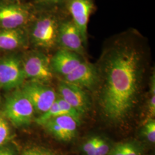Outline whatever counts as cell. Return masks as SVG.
I'll list each match as a JSON object with an SVG mask.
<instances>
[{
  "label": "cell",
  "mask_w": 155,
  "mask_h": 155,
  "mask_svg": "<svg viewBox=\"0 0 155 155\" xmlns=\"http://www.w3.org/2000/svg\"><path fill=\"white\" fill-rule=\"evenodd\" d=\"M137 33L127 31L117 36L106 46L95 64L98 74L99 109L111 125L125 122L139 103L145 58Z\"/></svg>",
  "instance_id": "6da1fadb"
},
{
  "label": "cell",
  "mask_w": 155,
  "mask_h": 155,
  "mask_svg": "<svg viewBox=\"0 0 155 155\" xmlns=\"http://www.w3.org/2000/svg\"><path fill=\"white\" fill-rule=\"evenodd\" d=\"M61 21L51 14L41 15L36 19L29 31V38L33 45L45 50L57 46Z\"/></svg>",
  "instance_id": "7a4b0ae2"
},
{
  "label": "cell",
  "mask_w": 155,
  "mask_h": 155,
  "mask_svg": "<svg viewBox=\"0 0 155 155\" xmlns=\"http://www.w3.org/2000/svg\"><path fill=\"white\" fill-rule=\"evenodd\" d=\"M35 111L20 88L8 95L4 105V116L17 127H27L33 120Z\"/></svg>",
  "instance_id": "3957f363"
},
{
  "label": "cell",
  "mask_w": 155,
  "mask_h": 155,
  "mask_svg": "<svg viewBox=\"0 0 155 155\" xmlns=\"http://www.w3.org/2000/svg\"><path fill=\"white\" fill-rule=\"evenodd\" d=\"M22 61L26 79L45 84L52 80L54 72L50 59L43 52H31L22 58Z\"/></svg>",
  "instance_id": "277c9868"
},
{
  "label": "cell",
  "mask_w": 155,
  "mask_h": 155,
  "mask_svg": "<svg viewBox=\"0 0 155 155\" xmlns=\"http://www.w3.org/2000/svg\"><path fill=\"white\" fill-rule=\"evenodd\" d=\"M26 78L22 58L13 54L0 59V87L7 91L21 87Z\"/></svg>",
  "instance_id": "5b68a950"
},
{
  "label": "cell",
  "mask_w": 155,
  "mask_h": 155,
  "mask_svg": "<svg viewBox=\"0 0 155 155\" xmlns=\"http://www.w3.org/2000/svg\"><path fill=\"white\" fill-rule=\"evenodd\" d=\"M20 89L32 104L35 112L40 114L48 110L58 98L54 89L45 83L29 81Z\"/></svg>",
  "instance_id": "8992f818"
},
{
  "label": "cell",
  "mask_w": 155,
  "mask_h": 155,
  "mask_svg": "<svg viewBox=\"0 0 155 155\" xmlns=\"http://www.w3.org/2000/svg\"><path fill=\"white\" fill-rule=\"evenodd\" d=\"M58 45L83 56L84 45L82 35L71 19L61 21L59 28Z\"/></svg>",
  "instance_id": "52a82bcc"
},
{
  "label": "cell",
  "mask_w": 155,
  "mask_h": 155,
  "mask_svg": "<svg viewBox=\"0 0 155 155\" xmlns=\"http://www.w3.org/2000/svg\"><path fill=\"white\" fill-rule=\"evenodd\" d=\"M67 9L71 15V20L79 30L84 46L87 41V25L89 17L94 10L93 0H66Z\"/></svg>",
  "instance_id": "ba28073f"
},
{
  "label": "cell",
  "mask_w": 155,
  "mask_h": 155,
  "mask_svg": "<svg viewBox=\"0 0 155 155\" xmlns=\"http://www.w3.org/2000/svg\"><path fill=\"white\" fill-rule=\"evenodd\" d=\"M59 97L72 106L82 116L89 111L91 101L84 89L61 80L58 87Z\"/></svg>",
  "instance_id": "9c48e42d"
},
{
  "label": "cell",
  "mask_w": 155,
  "mask_h": 155,
  "mask_svg": "<svg viewBox=\"0 0 155 155\" xmlns=\"http://www.w3.org/2000/svg\"><path fill=\"white\" fill-rule=\"evenodd\" d=\"M31 18L27 6L18 4L0 5V29L21 28Z\"/></svg>",
  "instance_id": "30bf717a"
},
{
  "label": "cell",
  "mask_w": 155,
  "mask_h": 155,
  "mask_svg": "<svg viewBox=\"0 0 155 155\" xmlns=\"http://www.w3.org/2000/svg\"><path fill=\"white\" fill-rule=\"evenodd\" d=\"M62 81L90 91L97 88L98 74L95 64L83 60L72 72L62 77Z\"/></svg>",
  "instance_id": "8fae6325"
},
{
  "label": "cell",
  "mask_w": 155,
  "mask_h": 155,
  "mask_svg": "<svg viewBox=\"0 0 155 155\" xmlns=\"http://www.w3.org/2000/svg\"><path fill=\"white\" fill-rule=\"evenodd\" d=\"M83 61L82 56L60 48L50 59V62L53 72L64 77L72 72Z\"/></svg>",
  "instance_id": "7c38bea8"
},
{
  "label": "cell",
  "mask_w": 155,
  "mask_h": 155,
  "mask_svg": "<svg viewBox=\"0 0 155 155\" xmlns=\"http://www.w3.org/2000/svg\"><path fill=\"white\" fill-rule=\"evenodd\" d=\"M27 36L21 28L0 29V50L13 51L27 44Z\"/></svg>",
  "instance_id": "4fadbf2b"
},
{
  "label": "cell",
  "mask_w": 155,
  "mask_h": 155,
  "mask_svg": "<svg viewBox=\"0 0 155 155\" xmlns=\"http://www.w3.org/2000/svg\"><path fill=\"white\" fill-rule=\"evenodd\" d=\"M144 147L139 142L129 141L120 143L111 148L108 155H143Z\"/></svg>",
  "instance_id": "5bb4252c"
},
{
  "label": "cell",
  "mask_w": 155,
  "mask_h": 155,
  "mask_svg": "<svg viewBox=\"0 0 155 155\" xmlns=\"http://www.w3.org/2000/svg\"><path fill=\"white\" fill-rule=\"evenodd\" d=\"M66 136L67 141H70L75 139L77 134V127L79 125L77 122L72 117L68 115H61L52 119Z\"/></svg>",
  "instance_id": "9a60e30c"
},
{
  "label": "cell",
  "mask_w": 155,
  "mask_h": 155,
  "mask_svg": "<svg viewBox=\"0 0 155 155\" xmlns=\"http://www.w3.org/2000/svg\"><path fill=\"white\" fill-rule=\"evenodd\" d=\"M61 115L67 114L64 111L61 110L56 100L55 102L50 107V109L48 110L44 113L43 114H41L37 118H36L35 122L39 125L43 126L46 122L50 120Z\"/></svg>",
  "instance_id": "2e32d148"
},
{
  "label": "cell",
  "mask_w": 155,
  "mask_h": 155,
  "mask_svg": "<svg viewBox=\"0 0 155 155\" xmlns=\"http://www.w3.org/2000/svg\"><path fill=\"white\" fill-rule=\"evenodd\" d=\"M11 137V127L5 118L0 115V147L8 144Z\"/></svg>",
  "instance_id": "e0dca14e"
},
{
  "label": "cell",
  "mask_w": 155,
  "mask_h": 155,
  "mask_svg": "<svg viewBox=\"0 0 155 155\" xmlns=\"http://www.w3.org/2000/svg\"><path fill=\"white\" fill-rule=\"evenodd\" d=\"M56 101L61 110L64 111L67 115L72 117L77 122L78 125H79L82 117L81 114L75 108H74L72 106L70 105L66 101L63 100L61 97H58Z\"/></svg>",
  "instance_id": "ac0fdd59"
},
{
  "label": "cell",
  "mask_w": 155,
  "mask_h": 155,
  "mask_svg": "<svg viewBox=\"0 0 155 155\" xmlns=\"http://www.w3.org/2000/svg\"><path fill=\"white\" fill-rule=\"evenodd\" d=\"M144 138L150 144L155 143V121L153 118L149 119L145 121L143 131Z\"/></svg>",
  "instance_id": "d6986e66"
},
{
  "label": "cell",
  "mask_w": 155,
  "mask_h": 155,
  "mask_svg": "<svg viewBox=\"0 0 155 155\" xmlns=\"http://www.w3.org/2000/svg\"><path fill=\"white\" fill-rule=\"evenodd\" d=\"M150 98L148 102V114L147 120L153 118L155 115V74L150 78ZM146 120V121H147Z\"/></svg>",
  "instance_id": "ffe728a7"
},
{
  "label": "cell",
  "mask_w": 155,
  "mask_h": 155,
  "mask_svg": "<svg viewBox=\"0 0 155 155\" xmlns=\"http://www.w3.org/2000/svg\"><path fill=\"white\" fill-rule=\"evenodd\" d=\"M21 155H57L52 150L41 147H31L24 150Z\"/></svg>",
  "instance_id": "44dd1931"
},
{
  "label": "cell",
  "mask_w": 155,
  "mask_h": 155,
  "mask_svg": "<svg viewBox=\"0 0 155 155\" xmlns=\"http://www.w3.org/2000/svg\"><path fill=\"white\" fill-rule=\"evenodd\" d=\"M99 136H93L87 139L82 145V150L86 155H94Z\"/></svg>",
  "instance_id": "7402d4cb"
},
{
  "label": "cell",
  "mask_w": 155,
  "mask_h": 155,
  "mask_svg": "<svg viewBox=\"0 0 155 155\" xmlns=\"http://www.w3.org/2000/svg\"><path fill=\"white\" fill-rule=\"evenodd\" d=\"M111 148L105 139L99 137L94 155H108Z\"/></svg>",
  "instance_id": "603a6c76"
},
{
  "label": "cell",
  "mask_w": 155,
  "mask_h": 155,
  "mask_svg": "<svg viewBox=\"0 0 155 155\" xmlns=\"http://www.w3.org/2000/svg\"><path fill=\"white\" fill-rule=\"evenodd\" d=\"M0 155H18L15 148L8 144L0 147Z\"/></svg>",
  "instance_id": "cb8c5ba5"
},
{
  "label": "cell",
  "mask_w": 155,
  "mask_h": 155,
  "mask_svg": "<svg viewBox=\"0 0 155 155\" xmlns=\"http://www.w3.org/2000/svg\"><path fill=\"white\" fill-rule=\"evenodd\" d=\"M40 3L48 6H59L65 4L66 0H38Z\"/></svg>",
  "instance_id": "d4e9b609"
}]
</instances>
